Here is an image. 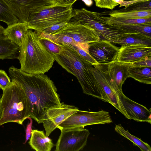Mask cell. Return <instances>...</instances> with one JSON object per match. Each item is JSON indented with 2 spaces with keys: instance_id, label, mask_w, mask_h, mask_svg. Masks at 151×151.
I'll return each mask as SVG.
<instances>
[{
  "instance_id": "obj_1",
  "label": "cell",
  "mask_w": 151,
  "mask_h": 151,
  "mask_svg": "<svg viewBox=\"0 0 151 151\" xmlns=\"http://www.w3.org/2000/svg\"><path fill=\"white\" fill-rule=\"evenodd\" d=\"M8 73L12 81L24 91L30 104V117L42 123L47 111L61 104L53 81L44 74H31L12 66Z\"/></svg>"
},
{
  "instance_id": "obj_2",
  "label": "cell",
  "mask_w": 151,
  "mask_h": 151,
  "mask_svg": "<svg viewBox=\"0 0 151 151\" xmlns=\"http://www.w3.org/2000/svg\"><path fill=\"white\" fill-rule=\"evenodd\" d=\"M52 54L59 65L77 78L83 93L102 100L92 72L93 65L84 59L70 45H62L59 53Z\"/></svg>"
},
{
  "instance_id": "obj_3",
  "label": "cell",
  "mask_w": 151,
  "mask_h": 151,
  "mask_svg": "<svg viewBox=\"0 0 151 151\" xmlns=\"http://www.w3.org/2000/svg\"><path fill=\"white\" fill-rule=\"evenodd\" d=\"M19 47L17 59L22 71L31 74H44L52 67L55 61L54 56L42 44L36 31L28 29Z\"/></svg>"
},
{
  "instance_id": "obj_4",
  "label": "cell",
  "mask_w": 151,
  "mask_h": 151,
  "mask_svg": "<svg viewBox=\"0 0 151 151\" xmlns=\"http://www.w3.org/2000/svg\"><path fill=\"white\" fill-rule=\"evenodd\" d=\"M1 104L3 109L0 126L13 122L22 124L30 117V104L24 91L15 82L3 91Z\"/></svg>"
},
{
  "instance_id": "obj_5",
  "label": "cell",
  "mask_w": 151,
  "mask_h": 151,
  "mask_svg": "<svg viewBox=\"0 0 151 151\" xmlns=\"http://www.w3.org/2000/svg\"><path fill=\"white\" fill-rule=\"evenodd\" d=\"M70 21L76 22L93 29L101 40L117 43L129 34L135 33L109 24L100 16L99 13L84 8L73 10V16Z\"/></svg>"
},
{
  "instance_id": "obj_6",
  "label": "cell",
  "mask_w": 151,
  "mask_h": 151,
  "mask_svg": "<svg viewBox=\"0 0 151 151\" xmlns=\"http://www.w3.org/2000/svg\"><path fill=\"white\" fill-rule=\"evenodd\" d=\"M72 5L56 3L31 13L27 24L28 29L41 32L55 24L69 22L73 16Z\"/></svg>"
},
{
  "instance_id": "obj_7",
  "label": "cell",
  "mask_w": 151,
  "mask_h": 151,
  "mask_svg": "<svg viewBox=\"0 0 151 151\" xmlns=\"http://www.w3.org/2000/svg\"><path fill=\"white\" fill-rule=\"evenodd\" d=\"M113 122L108 112L101 110L91 112L78 110L59 125L60 129L76 127L84 128L86 126L109 124Z\"/></svg>"
},
{
  "instance_id": "obj_8",
  "label": "cell",
  "mask_w": 151,
  "mask_h": 151,
  "mask_svg": "<svg viewBox=\"0 0 151 151\" xmlns=\"http://www.w3.org/2000/svg\"><path fill=\"white\" fill-rule=\"evenodd\" d=\"M92 70L99 88L102 100L111 104L126 118L129 119L119 99L117 93L111 86L106 65L99 64L93 65Z\"/></svg>"
},
{
  "instance_id": "obj_9",
  "label": "cell",
  "mask_w": 151,
  "mask_h": 151,
  "mask_svg": "<svg viewBox=\"0 0 151 151\" xmlns=\"http://www.w3.org/2000/svg\"><path fill=\"white\" fill-rule=\"evenodd\" d=\"M60 135L56 143L55 151H79L86 145L90 134L82 127L60 129Z\"/></svg>"
},
{
  "instance_id": "obj_10",
  "label": "cell",
  "mask_w": 151,
  "mask_h": 151,
  "mask_svg": "<svg viewBox=\"0 0 151 151\" xmlns=\"http://www.w3.org/2000/svg\"><path fill=\"white\" fill-rule=\"evenodd\" d=\"M79 110L74 105L61 103L59 106L48 109L42 122L47 136L49 137L58 126L71 114Z\"/></svg>"
},
{
  "instance_id": "obj_11",
  "label": "cell",
  "mask_w": 151,
  "mask_h": 151,
  "mask_svg": "<svg viewBox=\"0 0 151 151\" xmlns=\"http://www.w3.org/2000/svg\"><path fill=\"white\" fill-rule=\"evenodd\" d=\"M58 33L68 35L75 43L79 44H89L101 40L93 29L76 22L69 21L65 27L55 34Z\"/></svg>"
},
{
  "instance_id": "obj_12",
  "label": "cell",
  "mask_w": 151,
  "mask_h": 151,
  "mask_svg": "<svg viewBox=\"0 0 151 151\" xmlns=\"http://www.w3.org/2000/svg\"><path fill=\"white\" fill-rule=\"evenodd\" d=\"M119 48L105 40L89 44L91 55L99 64H107L115 61Z\"/></svg>"
},
{
  "instance_id": "obj_13",
  "label": "cell",
  "mask_w": 151,
  "mask_h": 151,
  "mask_svg": "<svg viewBox=\"0 0 151 151\" xmlns=\"http://www.w3.org/2000/svg\"><path fill=\"white\" fill-rule=\"evenodd\" d=\"M119 99L129 119L138 122H146L151 124V111L142 104L129 99L122 91L117 92Z\"/></svg>"
},
{
  "instance_id": "obj_14",
  "label": "cell",
  "mask_w": 151,
  "mask_h": 151,
  "mask_svg": "<svg viewBox=\"0 0 151 151\" xmlns=\"http://www.w3.org/2000/svg\"><path fill=\"white\" fill-rule=\"evenodd\" d=\"M151 56V46L142 44L121 45L115 61L130 64Z\"/></svg>"
},
{
  "instance_id": "obj_15",
  "label": "cell",
  "mask_w": 151,
  "mask_h": 151,
  "mask_svg": "<svg viewBox=\"0 0 151 151\" xmlns=\"http://www.w3.org/2000/svg\"><path fill=\"white\" fill-rule=\"evenodd\" d=\"M106 65L111 86L116 93L122 91V86L128 78L130 64L115 61Z\"/></svg>"
},
{
  "instance_id": "obj_16",
  "label": "cell",
  "mask_w": 151,
  "mask_h": 151,
  "mask_svg": "<svg viewBox=\"0 0 151 151\" xmlns=\"http://www.w3.org/2000/svg\"><path fill=\"white\" fill-rule=\"evenodd\" d=\"M21 22L27 24L30 14L41 8L33 0H2Z\"/></svg>"
},
{
  "instance_id": "obj_17",
  "label": "cell",
  "mask_w": 151,
  "mask_h": 151,
  "mask_svg": "<svg viewBox=\"0 0 151 151\" xmlns=\"http://www.w3.org/2000/svg\"><path fill=\"white\" fill-rule=\"evenodd\" d=\"M28 29L26 23L19 22L8 25L4 29L3 34L12 42L19 47Z\"/></svg>"
},
{
  "instance_id": "obj_18",
  "label": "cell",
  "mask_w": 151,
  "mask_h": 151,
  "mask_svg": "<svg viewBox=\"0 0 151 151\" xmlns=\"http://www.w3.org/2000/svg\"><path fill=\"white\" fill-rule=\"evenodd\" d=\"M29 144L36 151H50L54 146L52 140L47 136L43 130H32Z\"/></svg>"
},
{
  "instance_id": "obj_19",
  "label": "cell",
  "mask_w": 151,
  "mask_h": 151,
  "mask_svg": "<svg viewBox=\"0 0 151 151\" xmlns=\"http://www.w3.org/2000/svg\"><path fill=\"white\" fill-rule=\"evenodd\" d=\"M19 47L12 42L3 34H0V59L17 58Z\"/></svg>"
},
{
  "instance_id": "obj_20",
  "label": "cell",
  "mask_w": 151,
  "mask_h": 151,
  "mask_svg": "<svg viewBox=\"0 0 151 151\" xmlns=\"http://www.w3.org/2000/svg\"><path fill=\"white\" fill-rule=\"evenodd\" d=\"M128 77L142 83H151V67L134 66L130 64L128 68Z\"/></svg>"
},
{
  "instance_id": "obj_21",
  "label": "cell",
  "mask_w": 151,
  "mask_h": 151,
  "mask_svg": "<svg viewBox=\"0 0 151 151\" xmlns=\"http://www.w3.org/2000/svg\"><path fill=\"white\" fill-rule=\"evenodd\" d=\"M110 17L123 19H134L151 17V10L136 11L128 10L124 8L104 12Z\"/></svg>"
},
{
  "instance_id": "obj_22",
  "label": "cell",
  "mask_w": 151,
  "mask_h": 151,
  "mask_svg": "<svg viewBox=\"0 0 151 151\" xmlns=\"http://www.w3.org/2000/svg\"><path fill=\"white\" fill-rule=\"evenodd\" d=\"M100 16L107 23L114 27H119L124 25L151 23V17L134 19H123L107 17Z\"/></svg>"
},
{
  "instance_id": "obj_23",
  "label": "cell",
  "mask_w": 151,
  "mask_h": 151,
  "mask_svg": "<svg viewBox=\"0 0 151 151\" xmlns=\"http://www.w3.org/2000/svg\"><path fill=\"white\" fill-rule=\"evenodd\" d=\"M114 129L120 135L131 141L134 144L139 147L141 151H151V147L148 144L131 134L127 130H125L121 124L116 125Z\"/></svg>"
},
{
  "instance_id": "obj_24",
  "label": "cell",
  "mask_w": 151,
  "mask_h": 151,
  "mask_svg": "<svg viewBox=\"0 0 151 151\" xmlns=\"http://www.w3.org/2000/svg\"><path fill=\"white\" fill-rule=\"evenodd\" d=\"M121 45L142 44L151 46V38L138 33L129 34L117 43Z\"/></svg>"
},
{
  "instance_id": "obj_25",
  "label": "cell",
  "mask_w": 151,
  "mask_h": 151,
  "mask_svg": "<svg viewBox=\"0 0 151 151\" xmlns=\"http://www.w3.org/2000/svg\"><path fill=\"white\" fill-rule=\"evenodd\" d=\"M0 21L5 22L8 26L19 22L2 0H0Z\"/></svg>"
},
{
  "instance_id": "obj_26",
  "label": "cell",
  "mask_w": 151,
  "mask_h": 151,
  "mask_svg": "<svg viewBox=\"0 0 151 151\" xmlns=\"http://www.w3.org/2000/svg\"><path fill=\"white\" fill-rule=\"evenodd\" d=\"M119 28L127 31L139 33L151 38V23L124 25Z\"/></svg>"
},
{
  "instance_id": "obj_27",
  "label": "cell",
  "mask_w": 151,
  "mask_h": 151,
  "mask_svg": "<svg viewBox=\"0 0 151 151\" xmlns=\"http://www.w3.org/2000/svg\"><path fill=\"white\" fill-rule=\"evenodd\" d=\"M71 45L84 59L88 62L93 65L99 64L90 54L88 44L75 43Z\"/></svg>"
},
{
  "instance_id": "obj_28",
  "label": "cell",
  "mask_w": 151,
  "mask_h": 151,
  "mask_svg": "<svg viewBox=\"0 0 151 151\" xmlns=\"http://www.w3.org/2000/svg\"><path fill=\"white\" fill-rule=\"evenodd\" d=\"M38 36L42 44L52 54H56L60 52L62 45L50 38Z\"/></svg>"
},
{
  "instance_id": "obj_29",
  "label": "cell",
  "mask_w": 151,
  "mask_h": 151,
  "mask_svg": "<svg viewBox=\"0 0 151 151\" xmlns=\"http://www.w3.org/2000/svg\"><path fill=\"white\" fill-rule=\"evenodd\" d=\"M151 0H137L127 5L124 9L128 10L140 11L151 10Z\"/></svg>"
},
{
  "instance_id": "obj_30",
  "label": "cell",
  "mask_w": 151,
  "mask_h": 151,
  "mask_svg": "<svg viewBox=\"0 0 151 151\" xmlns=\"http://www.w3.org/2000/svg\"><path fill=\"white\" fill-rule=\"evenodd\" d=\"M52 35L54 39L62 45H72L75 43L71 37L63 33H58Z\"/></svg>"
},
{
  "instance_id": "obj_31",
  "label": "cell",
  "mask_w": 151,
  "mask_h": 151,
  "mask_svg": "<svg viewBox=\"0 0 151 151\" xmlns=\"http://www.w3.org/2000/svg\"><path fill=\"white\" fill-rule=\"evenodd\" d=\"M96 6L100 8L113 10L119 4L116 0H94Z\"/></svg>"
},
{
  "instance_id": "obj_32",
  "label": "cell",
  "mask_w": 151,
  "mask_h": 151,
  "mask_svg": "<svg viewBox=\"0 0 151 151\" xmlns=\"http://www.w3.org/2000/svg\"><path fill=\"white\" fill-rule=\"evenodd\" d=\"M9 77L3 70H0V89L5 90L11 84Z\"/></svg>"
},
{
  "instance_id": "obj_33",
  "label": "cell",
  "mask_w": 151,
  "mask_h": 151,
  "mask_svg": "<svg viewBox=\"0 0 151 151\" xmlns=\"http://www.w3.org/2000/svg\"><path fill=\"white\" fill-rule=\"evenodd\" d=\"M68 22H64L55 24L46 29L42 32L49 34H54L65 27Z\"/></svg>"
},
{
  "instance_id": "obj_34",
  "label": "cell",
  "mask_w": 151,
  "mask_h": 151,
  "mask_svg": "<svg viewBox=\"0 0 151 151\" xmlns=\"http://www.w3.org/2000/svg\"><path fill=\"white\" fill-rule=\"evenodd\" d=\"M130 64L134 66L151 67V56L145 57Z\"/></svg>"
},
{
  "instance_id": "obj_35",
  "label": "cell",
  "mask_w": 151,
  "mask_h": 151,
  "mask_svg": "<svg viewBox=\"0 0 151 151\" xmlns=\"http://www.w3.org/2000/svg\"><path fill=\"white\" fill-rule=\"evenodd\" d=\"M40 7H43L56 3L58 0H33Z\"/></svg>"
},
{
  "instance_id": "obj_36",
  "label": "cell",
  "mask_w": 151,
  "mask_h": 151,
  "mask_svg": "<svg viewBox=\"0 0 151 151\" xmlns=\"http://www.w3.org/2000/svg\"><path fill=\"white\" fill-rule=\"evenodd\" d=\"M28 119L30 120V122L27 126L26 132V138L24 144H25L28 140L30 138L32 131V121L30 117H29Z\"/></svg>"
},
{
  "instance_id": "obj_37",
  "label": "cell",
  "mask_w": 151,
  "mask_h": 151,
  "mask_svg": "<svg viewBox=\"0 0 151 151\" xmlns=\"http://www.w3.org/2000/svg\"><path fill=\"white\" fill-rule=\"evenodd\" d=\"M77 0H58L57 3L60 4L73 5Z\"/></svg>"
},
{
  "instance_id": "obj_38",
  "label": "cell",
  "mask_w": 151,
  "mask_h": 151,
  "mask_svg": "<svg viewBox=\"0 0 151 151\" xmlns=\"http://www.w3.org/2000/svg\"><path fill=\"white\" fill-rule=\"evenodd\" d=\"M0 96V119H1L3 109L1 104V98Z\"/></svg>"
},
{
  "instance_id": "obj_39",
  "label": "cell",
  "mask_w": 151,
  "mask_h": 151,
  "mask_svg": "<svg viewBox=\"0 0 151 151\" xmlns=\"http://www.w3.org/2000/svg\"><path fill=\"white\" fill-rule=\"evenodd\" d=\"M4 28L0 24V34H3Z\"/></svg>"
},
{
  "instance_id": "obj_40",
  "label": "cell",
  "mask_w": 151,
  "mask_h": 151,
  "mask_svg": "<svg viewBox=\"0 0 151 151\" xmlns=\"http://www.w3.org/2000/svg\"></svg>"
}]
</instances>
